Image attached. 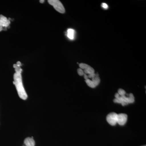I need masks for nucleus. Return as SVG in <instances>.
Masks as SVG:
<instances>
[{"label": "nucleus", "instance_id": "1", "mask_svg": "<svg viewBox=\"0 0 146 146\" xmlns=\"http://www.w3.org/2000/svg\"><path fill=\"white\" fill-rule=\"evenodd\" d=\"M13 68H15L16 71V73L13 76V84L16 86L19 97L22 99L26 100L28 96L23 85L21 75V73L23 70L21 69V67L18 66L16 64L13 65Z\"/></svg>", "mask_w": 146, "mask_h": 146}, {"label": "nucleus", "instance_id": "13", "mask_svg": "<svg viewBox=\"0 0 146 146\" xmlns=\"http://www.w3.org/2000/svg\"><path fill=\"white\" fill-rule=\"evenodd\" d=\"M118 94L120 96H125L126 92L123 89H120L118 90Z\"/></svg>", "mask_w": 146, "mask_h": 146}, {"label": "nucleus", "instance_id": "3", "mask_svg": "<svg viewBox=\"0 0 146 146\" xmlns=\"http://www.w3.org/2000/svg\"><path fill=\"white\" fill-rule=\"evenodd\" d=\"M118 114L115 112H111L107 115L106 120L108 123L110 125L114 126L116 125L117 121Z\"/></svg>", "mask_w": 146, "mask_h": 146}, {"label": "nucleus", "instance_id": "16", "mask_svg": "<svg viewBox=\"0 0 146 146\" xmlns=\"http://www.w3.org/2000/svg\"><path fill=\"white\" fill-rule=\"evenodd\" d=\"M102 7L105 9H107L108 8V6L105 3H103L102 5Z\"/></svg>", "mask_w": 146, "mask_h": 146}, {"label": "nucleus", "instance_id": "14", "mask_svg": "<svg viewBox=\"0 0 146 146\" xmlns=\"http://www.w3.org/2000/svg\"><path fill=\"white\" fill-rule=\"evenodd\" d=\"M78 73L80 76H82L84 75V71L82 69L79 68V69H78Z\"/></svg>", "mask_w": 146, "mask_h": 146}, {"label": "nucleus", "instance_id": "11", "mask_svg": "<svg viewBox=\"0 0 146 146\" xmlns=\"http://www.w3.org/2000/svg\"><path fill=\"white\" fill-rule=\"evenodd\" d=\"M127 100L128 103V104L133 103L134 102L135 100H134V97L133 94H129V97H127Z\"/></svg>", "mask_w": 146, "mask_h": 146}, {"label": "nucleus", "instance_id": "8", "mask_svg": "<svg viewBox=\"0 0 146 146\" xmlns=\"http://www.w3.org/2000/svg\"><path fill=\"white\" fill-rule=\"evenodd\" d=\"M24 143L25 145L26 146H35V141L33 138L28 137L24 141Z\"/></svg>", "mask_w": 146, "mask_h": 146}, {"label": "nucleus", "instance_id": "5", "mask_svg": "<svg viewBox=\"0 0 146 146\" xmlns=\"http://www.w3.org/2000/svg\"><path fill=\"white\" fill-rule=\"evenodd\" d=\"M127 119V115L125 114H119L117 115L118 123L120 125H123L126 123Z\"/></svg>", "mask_w": 146, "mask_h": 146}, {"label": "nucleus", "instance_id": "12", "mask_svg": "<svg viewBox=\"0 0 146 146\" xmlns=\"http://www.w3.org/2000/svg\"><path fill=\"white\" fill-rule=\"evenodd\" d=\"M85 82H86V83L87 84L88 86L89 87L92 88H95L96 87L95 84H94L93 82L91 80L87 79L85 80Z\"/></svg>", "mask_w": 146, "mask_h": 146}, {"label": "nucleus", "instance_id": "19", "mask_svg": "<svg viewBox=\"0 0 146 146\" xmlns=\"http://www.w3.org/2000/svg\"><path fill=\"white\" fill-rule=\"evenodd\" d=\"M84 78L85 80L87 79H89V78H88V76H87L86 74H84Z\"/></svg>", "mask_w": 146, "mask_h": 146}, {"label": "nucleus", "instance_id": "6", "mask_svg": "<svg viewBox=\"0 0 146 146\" xmlns=\"http://www.w3.org/2000/svg\"><path fill=\"white\" fill-rule=\"evenodd\" d=\"M113 101L115 103L121 104L123 106L128 104L127 102V97L126 96H120L117 99L115 98V99Z\"/></svg>", "mask_w": 146, "mask_h": 146}, {"label": "nucleus", "instance_id": "9", "mask_svg": "<svg viewBox=\"0 0 146 146\" xmlns=\"http://www.w3.org/2000/svg\"><path fill=\"white\" fill-rule=\"evenodd\" d=\"M75 31L72 29H68L67 31V36L69 39L73 40L74 38Z\"/></svg>", "mask_w": 146, "mask_h": 146}, {"label": "nucleus", "instance_id": "2", "mask_svg": "<svg viewBox=\"0 0 146 146\" xmlns=\"http://www.w3.org/2000/svg\"><path fill=\"white\" fill-rule=\"evenodd\" d=\"M48 2L51 5H52L55 9L59 13H65V9L64 6L60 1L58 0H49Z\"/></svg>", "mask_w": 146, "mask_h": 146}, {"label": "nucleus", "instance_id": "7", "mask_svg": "<svg viewBox=\"0 0 146 146\" xmlns=\"http://www.w3.org/2000/svg\"><path fill=\"white\" fill-rule=\"evenodd\" d=\"M10 23V21L7 20L5 17L2 15H0V25L1 26L3 27L7 28Z\"/></svg>", "mask_w": 146, "mask_h": 146}, {"label": "nucleus", "instance_id": "4", "mask_svg": "<svg viewBox=\"0 0 146 146\" xmlns=\"http://www.w3.org/2000/svg\"><path fill=\"white\" fill-rule=\"evenodd\" d=\"M79 66L80 69L84 70V72L85 74H91L95 73V70L94 68L91 67L89 65L85 64V63H81L79 64Z\"/></svg>", "mask_w": 146, "mask_h": 146}, {"label": "nucleus", "instance_id": "20", "mask_svg": "<svg viewBox=\"0 0 146 146\" xmlns=\"http://www.w3.org/2000/svg\"><path fill=\"white\" fill-rule=\"evenodd\" d=\"M40 3H44V1H43V0H41V1H39Z\"/></svg>", "mask_w": 146, "mask_h": 146}, {"label": "nucleus", "instance_id": "18", "mask_svg": "<svg viewBox=\"0 0 146 146\" xmlns=\"http://www.w3.org/2000/svg\"><path fill=\"white\" fill-rule=\"evenodd\" d=\"M16 65H18V66H20V67H21V65H22L21 62H20V61H18V62H17Z\"/></svg>", "mask_w": 146, "mask_h": 146}, {"label": "nucleus", "instance_id": "15", "mask_svg": "<svg viewBox=\"0 0 146 146\" xmlns=\"http://www.w3.org/2000/svg\"><path fill=\"white\" fill-rule=\"evenodd\" d=\"M96 74L95 73H93V74H89V75L88 76V78H93L94 77L96 76Z\"/></svg>", "mask_w": 146, "mask_h": 146}, {"label": "nucleus", "instance_id": "21", "mask_svg": "<svg viewBox=\"0 0 146 146\" xmlns=\"http://www.w3.org/2000/svg\"><path fill=\"white\" fill-rule=\"evenodd\" d=\"M146 146V145H144V146Z\"/></svg>", "mask_w": 146, "mask_h": 146}, {"label": "nucleus", "instance_id": "17", "mask_svg": "<svg viewBox=\"0 0 146 146\" xmlns=\"http://www.w3.org/2000/svg\"><path fill=\"white\" fill-rule=\"evenodd\" d=\"M120 96H119V94H118V93H117V94H115V98L117 99L118 98H119V97Z\"/></svg>", "mask_w": 146, "mask_h": 146}, {"label": "nucleus", "instance_id": "10", "mask_svg": "<svg viewBox=\"0 0 146 146\" xmlns=\"http://www.w3.org/2000/svg\"><path fill=\"white\" fill-rule=\"evenodd\" d=\"M92 82H93V83H94V84H95V86H96L99 84L100 83V78L99 76V74H96V76L94 77V78H92Z\"/></svg>", "mask_w": 146, "mask_h": 146}]
</instances>
